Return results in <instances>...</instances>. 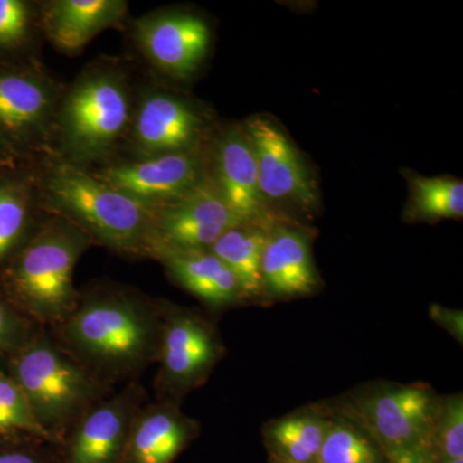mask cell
Segmentation results:
<instances>
[{
    "label": "cell",
    "mask_w": 463,
    "mask_h": 463,
    "mask_svg": "<svg viewBox=\"0 0 463 463\" xmlns=\"http://www.w3.org/2000/svg\"><path fill=\"white\" fill-rule=\"evenodd\" d=\"M332 417L321 410H306L268 423L264 441L270 458L288 463H318Z\"/></svg>",
    "instance_id": "obj_21"
},
{
    "label": "cell",
    "mask_w": 463,
    "mask_h": 463,
    "mask_svg": "<svg viewBox=\"0 0 463 463\" xmlns=\"http://www.w3.org/2000/svg\"><path fill=\"white\" fill-rule=\"evenodd\" d=\"M29 340V323L0 298V355L14 354Z\"/></svg>",
    "instance_id": "obj_28"
},
{
    "label": "cell",
    "mask_w": 463,
    "mask_h": 463,
    "mask_svg": "<svg viewBox=\"0 0 463 463\" xmlns=\"http://www.w3.org/2000/svg\"><path fill=\"white\" fill-rule=\"evenodd\" d=\"M33 167L39 203L93 241L120 254L151 257L154 212L116 190L90 170L48 154Z\"/></svg>",
    "instance_id": "obj_2"
},
{
    "label": "cell",
    "mask_w": 463,
    "mask_h": 463,
    "mask_svg": "<svg viewBox=\"0 0 463 463\" xmlns=\"http://www.w3.org/2000/svg\"><path fill=\"white\" fill-rule=\"evenodd\" d=\"M164 312L136 295L94 292L61 323V337L84 367L109 374L134 373L157 359Z\"/></svg>",
    "instance_id": "obj_3"
},
{
    "label": "cell",
    "mask_w": 463,
    "mask_h": 463,
    "mask_svg": "<svg viewBox=\"0 0 463 463\" xmlns=\"http://www.w3.org/2000/svg\"><path fill=\"white\" fill-rule=\"evenodd\" d=\"M435 463H463L462 459H447V461H440V459H435Z\"/></svg>",
    "instance_id": "obj_33"
},
{
    "label": "cell",
    "mask_w": 463,
    "mask_h": 463,
    "mask_svg": "<svg viewBox=\"0 0 463 463\" xmlns=\"http://www.w3.org/2000/svg\"><path fill=\"white\" fill-rule=\"evenodd\" d=\"M441 397L428 385H386L347 399L337 416L354 423L386 459L429 443Z\"/></svg>",
    "instance_id": "obj_6"
},
{
    "label": "cell",
    "mask_w": 463,
    "mask_h": 463,
    "mask_svg": "<svg viewBox=\"0 0 463 463\" xmlns=\"http://www.w3.org/2000/svg\"><path fill=\"white\" fill-rule=\"evenodd\" d=\"M129 11L125 0H50L39 2L41 30L61 53H80L100 33L123 25Z\"/></svg>",
    "instance_id": "obj_17"
},
{
    "label": "cell",
    "mask_w": 463,
    "mask_h": 463,
    "mask_svg": "<svg viewBox=\"0 0 463 463\" xmlns=\"http://www.w3.org/2000/svg\"><path fill=\"white\" fill-rule=\"evenodd\" d=\"M261 276L267 298L309 297L319 286L310 233L297 222L274 225L265 242Z\"/></svg>",
    "instance_id": "obj_15"
},
{
    "label": "cell",
    "mask_w": 463,
    "mask_h": 463,
    "mask_svg": "<svg viewBox=\"0 0 463 463\" xmlns=\"http://www.w3.org/2000/svg\"><path fill=\"white\" fill-rule=\"evenodd\" d=\"M223 354V345L214 328L190 310H165L163 317L158 385L178 397L197 388L212 373Z\"/></svg>",
    "instance_id": "obj_13"
},
{
    "label": "cell",
    "mask_w": 463,
    "mask_h": 463,
    "mask_svg": "<svg viewBox=\"0 0 463 463\" xmlns=\"http://www.w3.org/2000/svg\"><path fill=\"white\" fill-rule=\"evenodd\" d=\"M318 463H388V459L362 429L344 417L334 416Z\"/></svg>",
    "instance_id": "obj_25"
},
{
    "label": "cell",
    "mask_w": 463,
    "mask_h": 463,
    "mask_svg": "<svg viewBox=\"0 0 463 463\" xmlns=\"http://www.w3.org/2000/svg\"><path fill=\"white\" fill-rule=\"evenodd\" d=\"M132 36L146 62L174 81L191 80L199 72L213 41L205 18L183 9H164L137 18Z\"/></svg>",
    "instance_id": "obj_11"
},
{
    "label": "cell",
    "mask_w": 463,
    "mask_h": 463,
    "mask_svg": "<svg viewBox=\"0 0 463 463\" xmlns=\"http://www.w3.org/2000/svg\"><path fill=\"white\" fill-rule=\"evenodd\" d=\"M410 197L404 209V221L439 222L462 219L463 183L452 176H408Z\"/></svg>",
    "instance_id": "obj_23"
},
{
    "label": "cell",
    "mask_w": 463,
    "mask_h": 463,
    "mask_svg": "<svg viewBox=\"0 0 463 463\" xmlns=\"http://www.w3.org/2000/svg\"><path fill=\"white\" fill-rule=\"evenodd\" d=\"M388 463H435L434 453H432L430 441L422 446L413 448L407 452L399 453L388 459Z\"/></svg>",
    "instance_id": "obj_30"
},
{
    "label": "cell",
    "mask_w": 463,
    "mask_h": 463,
    "mask_svg": "<svg viewBox=\"0 0 463 463\" xmlns=\"http://www.w3.org/2000/svg\"><path fill=\"white\" fill-rule=\"evenodd\" d=\"M41 33L39 3L0 0V61L32 60L26 53Z\"/></svg>",
    "instance_id": "obj_24"
},
{
    "label": "cell",
    "mask_w": 463,
    "mask_h": 463,
    "mask_svg": "<svg viewBox=\"0 0 463 463\" xmlns=\"http://www.w3.org/2000/svg\"><path fill=\"white\" fill-rule=\"evenodd\" d=\"M8 374L25 395L33 416L56 439L99 392L90 370L45 335L29 337L12 354Z\"/></svg>",
    "instance_id": "obj_5"
},
{
    "label": "cell",
    "mask_w": 463,
    "mask_h": 463,
    "mask_svg": "<svg viewBox=\"0 0 463 463\" xmlns=\"http://www.w3.org/2000/svg\"><path fill=\"white\" fill-rule=\"evenodd\" d=\"M270 462H272V463H288V462L279 461V459H273V458H270Z\"/></svg>",
    "instance_id": "obj_34"
},
{
    "label": "cell",
    "mask_w": 463,
    "mask_h": 463,
    "mask_svg": "<svg viewBox=\"0 0 463 463\" xmlns=\"http://www.w3.org/2000/svg\"><path fill=\"white\" fill-rule=\"evenodd\" d=\"M91 245L80 228L62 216L47 214L0 269L5 295L30 318L60 326L80 300L75 268Z\"/></svg>",
    "instance_id": "obj_4"
},
{
    "label": "cell",
    "mask_w": 463,
    "mask_h": 463,
    "mask_svg": "<svg viewBox=\"0 0 463 463\" xmlns=\"http://www.w3.org/2000/svg\"><path fill=\"white\" fill-rule=\"evenodd\" d=\"M273 227L240 224L225 232L210 246L236 277L245 301H263L265 295L261 259L268 234Z\"/></svg>",
    "instance_id": "obj_22"
},
{
    "label": "cell",
    "mask_w": 463,
    "mask_h": 463,
    "mask_svg": "<svg viewBox=\"0 0 463 463\" xmlns=\"http://www.w3.org/2000/svg\"><path fill=\"white\" fill-rule=\"evenodd\" d=\"M438 322L446 326L452 331L456 336H462V315L461 312H452V310L443 309L440 307H435L434 316Z\"/></svg>",
    "instance_id": "obj_31"
},
{
    "label": "cell",
    "mask_w": 463,
    "mask_h": 463,
    "mask_svg": "<svg viewBox=\"0 0 463 463\" xmlns=\"http://www.w3.org/2000/svg\"><path fill=\"white\" fill-rule=\"evenodd\" d=\"M240 224L209 174L181 199L155 210L149 258L161 251L209 249L225 232Z\"/></svg>",
    "instance_id": "obj_14"
},
{
    "label": "cell",
    "mask_w": 463,
    "mask_h": 463,
    "mask_svg": "<svg viewBox=\"0 0 463 463\" xmlns=\"http://www.w3.org/2000/svg\"><path fill=\"white\" fill-rule=\"evenodd\" d=\"M0 463H42L25 452H0Z\"/></svg>",
    "instance_id": "obj_32"
},
{
    "label": "cell",
    "mask_w": 463,
    "mask_h": 463,
    "mask_svg": "<svg viewBox=\"0 0 463 463\" xmlns=\"http://www.w3.org/2000/svg\"><path fill=\"white\" fill-rule=\"evenodd\" d=\"M215 130L214 118L199 102L166 88L147 85L137 90L132 123L121 147L125 155L118 158L194 151L209 145Z\"/></svg>",
    "instance_id": "obj_7"
},
{
    "label": "cell",
    "mask_w": 463,
    "mask_h": 463,
    "mask_svg": "<svg viewBox=\"0 0 463 463\" xmlns=\"http://www.w3.org/2000/svg\"><path fill=\"white\" fill-rule=\"evenodd\" d=\"M196 430L175 405H152L134 417L124 456L128 463H172Z\"/></svg>",
    "instance_id": "obj_19"
},
{
    "label": "cell",
    "mask_w": 463,
    "mask_h": 463,
    "mask_svg": "<svg viewBox=\"0 0 463 463\" xmlns=\"http://www.w3.org/2000/svg\"><path fill=\"white\" fill-rule=\"evenodd\" d=\"M430 446L435 459L463 458L462 394L441 398L437 421L432 429Z\"/></svg>",
    "instance_id": "obj_27"
},
{
    "label": "cell",
    "mask_w": 463,
    "mask_h": 463,
    "mask_svg": "<svg viewBox=\"0 0 463 463\" xmlns=\"http://www.w3.org/2000/svg\"><path fill=\"white\" fill-rule=\"evenodd\" d=\"M27 163L30 161L17 151L7 136L0 130V172L18 169V167L26 166Z\"/></svg>",
    "instance_id": "obj_29"
},
{
    "label": "cell",
    "mask_w": 463,
    "mask_h": 463,
    "mask_svg": "<svg viewBox=\"0 0 463 463\" xmlns=\"http://www.w3.org/2000/svg\"><path fill=\"white\" fill-rule=\"evenodd\" d=\"M154 259L174 282L207 307L224 309L245 303L236 277L210 249L161 251Z\"/></svg>",
    "instance_id": "obj_18"
},
{
    "label": "cell",
    "mask_w": 463,
    "mask_h": 463,
    "mask_svg": "<svg viewBox=\"0 0 463 463\" xmlns=\"http://www.w3.org/2000/svg\"><path fill=\"white\" fill-rule=\"evenodd\" d=\"M63 88L33 58L0 61V130L26 160L51 154Z\"/></svg>",
    "instance_id": "obj_8"
},
{
    "label": "cell",
    "mask_w": 463,
    "mask_h": 463,
    "mask_svg": "<svg viewBox=\"0 0 463 463\" xmlns=\"http://www.w3.org/2000/svg\"><path fill=\"white\" fill-rule=\"evenodd\" d=\"M210 176L241 224L274 227L295 222L274 212L265 201L254 152L242 124L215 130L210 142Z\"/></svg>",
    "instance_id": "obj_12"
},
{
    "label": "cell",
    "mask_w": 463,
    "mask_h": 463,
    "mask_svg": "<svg viewBox=\"0 0 463 463\" xmlns=\"http://www.w3.org/2000/svg\"><path fill=\"white\" fill-rule=\"evenodd\" d=\"M43 212L33 167L0 172V269L32 236Z\"/></svg>",
    "instance_id": "obj_20"
},
{
    "label": "cell",
    "mask_w": 463,
    "mask_h": 463,
    "mask_svg": "<svg viewBox=\"0 0 463 463\" xmlns=\"http://www.w3.org/2000/svg\"><path fill=\"white\" fill-rule=\"evenodd\" d=\"M24 434L56 441L33 416L29 402L9 374L0 371V434Z\"/></svg>",
    "instance_id": "obj_26"
},
{
    "label": "cell",
    "mask_w": 463,
    "mask_h": 463,
    "mask_svg": "<svg viewBox=\"0 0 463 463\" xmlns=\"http://www.w3.org/2000/svg\"><path fill=\"white\" fill-rule=\"evenodd\" d=\"M213 139V138H212ZM90 170L116 190L152 212L187 194L210 174V143L182 154L118 158Z\"/></svg>",
    "instance_id": "obj_10"
},
{
    "label": "cell",
    "mask_w": 463,
    "mask_h": 463,
    "mask_svg": "<svg viewBox=\"0 0 463 463\" xmlns=\"http://www.w3.org/2000/svg\"><path fill=\"white\" fill-rule=\"evenodd\" d=\"M141 390L128 386L111 401L84 413L72 435L69 463H116L124 456Z\"/></svg>",
    "instance_id": "obj_16"
},
{
    "label": "cell",
    "mask_w": 463,
    "mask_h": 463,
    "mask_svg": "<svg viewBox=\"0 0 463 463\" xmlns=\"http://www.w3.org/2000/svg\"><path fill=\"white\" fill-rule=\"evenodd\" d=\"M242 127L254 152L259 185L268 205L292 221L294 215H315L319 207L315 175L281 125L269 116L255 115Z\"/></svg>",
    "instance_id": "obj_9"
},
{
    "label": "cell",
    "mask_w": 463,
    "mask_h": 463,
    "mask_svg": "<svg viewBox=\"0 0 463 463\" xmlns=\"http://www.w3.org/2000/svg\"><path fill=\"white\" fill-rule=\"evenodd\" d=\"M137 90L120 60L88 63L61 94L51 154L83 169L116 160L132 123Z\"/></svg>",
    "instance_id": "obj_1"
}]
</instances>
